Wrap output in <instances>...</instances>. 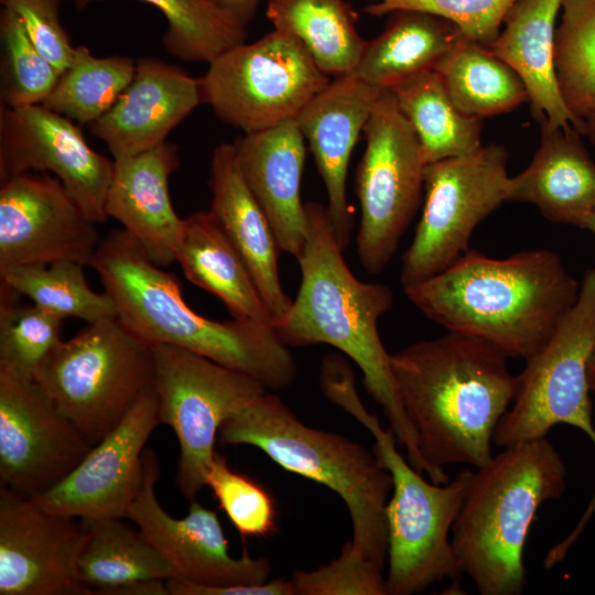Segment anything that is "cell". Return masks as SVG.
<instances>
[{
    "label": "cell",
    "mask_w": 595,
    "mask_h": 595,
    "mask_svg": "<svg viewBox=\"0 0 595 595\" xmlns=\"http://www.w3.org/2000/svg\"><path fill=\"white\" fill-rule=\"evenodd\" d=\"M95 225L48 173L25 172L1 180L0 273L58 260L90 266L101 240Z\"/></svg>",
    "instance_id": "e0dca14e"
},
{
    "label": "cell",
    "mask_w": 595,
    "mask_h": 595,
    "mask_svg": "<svg viewBox=\"0 0 595 595\" xmlns=\"http://www.w3.org/2000/svg\"><path fill=\"white\" fill-rule=\"evenodd\" d=\"M84 267L71 260L22 264L0 273V279L18 295L62 318L90 324L117 317L115 301L106 291L99 293L89 286Z\"/></svg>",
    "instance_id": "836d02e7"
},
{
    "label": "cell",
    "mask_w": 595,
    "mask_h": 595,
    "mask_svg": "<svg viewBox=\"0 0 595 595\" xmlns=\"http://www.w3.org/2000/svg\"><path fill=\"white\" fill-rule=\"evenodd\" d=\"M105 518L85 522L76 560V578L93 594L111 595L123 585L147 580H169L173 570L138 529Z\"/></svg>",
    "instance_id": "f1b7e54d"
},
{
    "label": "cell",
    "mask_w": 595,
    "mask_h": 595,
    "mask_svg": "<svg viewBox=\"0 0 595 595\" xmlns=\"http://www.w3.org/2000/svg\"><path fill=\"white\" fill-rule=\"evenodd\" d=\"M98 0H76L86 6ZM158 8L167 21L162 37L166 52L184 62L210 63L225 51L246 42L247 31L215 0H141Z\"/></svg>",
    "instance_id": "e575fe53"
},
{
    "label": "cell",
    "mask_w": 595,
    "mask_h": 595,
    "mask_svg": "<svg viewBox=\"0 0 595 595\" xmlns=\"http://www.w3.org/2000/svg\"><path fill=\"white\" fill-rule=\"evenodd\" d=\"M383 572L348 541L331 562L312 571L298 570L290 580L294 595H388Z\"/></svg>",
    "instance_id": "60d3db41"
},
{
    "label": "cell",
    "mask_w": 595,
    "mask_h": 595,
    "mask_svg": "<svg viewBox=\"0 0 595 595\" xmlns=\"http://www.w3.org/2000/svg\"><path fill=\"white\" fill-rule=\"evenodd\" d=\"M562 0H518L504 19L497 39L487 46L521 79L538 122L573 126L554 69L556 18Z\"/></svg>",
    "instance_id": "484cf974"
},
{
    "label": "cell",
    "mask_w": 595,
    "mask_h": 595,
    "mask_svg": "<svg viewBox=\"0 0 595 595\" xmlns=\"http://www.w3.org/2000/svg\"><path fill=\"white\" fill-rule=\"evenodd\" d=\"M508 358L484 339L452 331L391 354L401 401L433 483L450 480L446 465L478 468L494 456L495 431L518 386Z\"/></svg>",
    "instance_id": "6da1fadb"
},
{
    "label": "cell",
    "mask_w": 595,
    "mask_h": 595,
    "mask_svg": "<svg viewBox=\"0 0 595 595\" xmlns=\"http://www.w3.org/2000/svg\"><path fill=\"white\" fill-rule=\"evenodd\" d=\"M363 134L366 148L356 171L361 212L356 252L366 272L376 275L391 261L421 205L426 162L391 90L379 96Z\"/></svg>",
    "instance_id": "7c38bea8"
},
{
    "label": "cell",
    "mask_w": 595,
    "mask_h": 595,
    "mask_svg": "<svg viewBox=\"0 0 595 595\" xmlns=\"http://www.w3.org/2000/svg\"><path fill=\"white\" fill-rule=\"evenodd\" d=\"M454 105L478 119L528 101L519 76L491 51L462 36L435 68Z\"/></svg>",
    "instance_id": "1f68e13d"
},
{
    "label": "cell",
    "mask_w": 595,
    "mask_h": 595,
    "mask_svg": "<svg viewBox=\"0 0 595 595\" xmlns=\"http://www.w3.org/2000/svg\"><path fill=\"white\" fill-rule=\"evenodd\" d=\"M462 36L453 23L440 17L393 12L383 31L366 42L354 74L390 90L413 76L435 71Z\"/></svg>",
    "instance_id": "83f0119b"
},
{
    "label": "cell",
    "mask_w": 595,
    "mask_h": 595,
    "mask_svg": "<svg viewBox=\"0 0 595 595\" xmlns=\"http://www.w3.org/2000/svg\"><path fill=\"white\" fill-rule=\"evenodd\" d=\"M1 3L15 12L34 45L61 74L75 51L62 25L61 0H1Z\"/></svg>",
    "instance_id": "b9f144b4"
},
{
    "label": "cell",
    "mask_w": 595,
    "mask_h": 595,
    "mask_svg": "<svg viewBox=\"0 0 595 595\" xmlns=\"http://www.w3.org/2000/svg\"><path fill=\"white\" fill-rule=\"evenodd\" d=\"M554 69L573 127L595 109V0H562Z\"/></svg>",
    "instance_id": "d590c367"
},
{
    "label": "cell",
    "mask_w": 595,
    "mask_h": 595,
    "mask_svg": "<svg viewBox=\"0 0 595 595\" xmlns=\"http://www.w3.org/2000/svg\"><path fill=\"white\" fill-rule=\"evenodd\" d=\"M208 184L209 210L247 263L275 325L292 300L281 284L280 248L264 212L241 174L234 143H221L214 149Z\"/></svg>",
    "instance_id": "cb8c5ba5"
},
{
    "label": "cell",
    "mask_w": 595,
    "mask_h": 595,
    "mask_svg": "<svg viewBox=\"0 0 595 595\" xmlns=\"http://www.w3.org/2000/svg\"><path fill=\"white\" fill-rule=\"evenodd\" d=\"M502 448L473 470L451 532L462 572L482 595L522 593L531 524L566 487V466L547 436Z\"/></svg>",
    "instance_id": "5b68a950"
},
{
    "label": "cell",
    "mask_w": 595,
    "mask_h": 595,
    "mask_svg": "<svg viewBox=\"0 0 595 595\" xmlns=\"http://www.w3.org/2000/svg\"><path fill=\"white\" fill-rule=\"evenodd\" d=\"M80 519L0 486V595H91L76 578Z\"/></svg>",
    "instance_id": "d6986e66"
},
{
    "label": "cell",
    "mask_w": 595,
    "mask_h": 595,
    "mask_svg": "<svg viewBox=\"0 0 595 595\" xmlns=\"http://www.w3.org/2000/svg\"><path fill=\"white\" fill-rule=\"evenodd\" d=\"M199 82L221 121L252 133L295 120L329 76L296 37L274 29L218 55Z\"/></svg>",
    "instance_id": "30bf717a"
},
{
    "label": "cell",
    "mask_w": 595,
    "mask_h": 595,
    "mask_svg": "<svg viewBox=\"0 0 595 595\" xmlns=\"http://www.w3.org/2000/svg\"><path fill=\"white\" fill-rule=\"evenodd\" d=\"M305 212L306 239L298 259L300 289L274 331L286 346L326 344L353 360L408 461L429 477L394 380L391 354L378 329L380 317L393 306V293L386 284L355 277L343 257L326 207L310 202Z\"/></svg>",
    "instance_id": "7a4b0ae2"
},
{
    "label": "cell",
    "mask_w": 595,
    "mask_h": 595,
    "mask_svg": "<svg viewBox=\"0 0 595 595\" xmlns=\"http://www.w3.org/2000/svg\"><path fill=\"white\" fill-rule=\"evenodd\" d=\"M134 72L131 57H100L86 46H75L71 63L42 105L78 125H90L115 105Z\"/></svg>",
    "instance_id": "d6a6232c"
},
{
    "label": "cell",
    "mask_w": 595,
    "mask_h": 595,
    "mask_svg": "<svg viewBox=\"0 0 595 595\" xmlns=\"http://www.w3.org/2000/svg\"><path fill=\"white\" fill-rule=\"evenodd\" d=\"M364 11L382 17L397 11L433 14L453 23L473 42L489 46L499 35L504 19L518 0H367Z\"/></svg>",
    "instance_id": "ab89813d"
},
{
    "label": "cell",
    "mask_w": 595,
    "mask_h": 595,
    "mask_svg": "<svg viewBox=\"0 0 595 595\" xmlns=\"http://www.w3.org/2000/svg\"><path fill=\"white\" fill-rule=\"evenodd\" d=\"M507 162L506 149L490 143L426 164L422 214L402 256L403 288L442 272L469 249L479 223L507 202Z\"/></svg>",
    "instance_id": "4fadbf2b"
},
{
    "label": "cell",
    "mask_w": 595,
    "mask_h": 595,
    "mask_svg": "<svg viewBox=\"0 0 595 595\" xmlns=\"http://www.w3.org/2000/svg\"><path fill=\"white\" fill-rule=\"evenodd\" d=\"M91 446L35 381L0 371V486L26 498L42 494Z\"/></svg>",
    "instance_id": "5bb4252c"
},
{
    "label": "cell",
    "mask_w": 595,
    "mask_h": 595,
    "mask_svg": "<svg viewBox=\"0 0 595 595\" xmlns=\"http://www.w3.org/2000/svg\"><path fill=\"white\" fill-rule=\"evenodd\" d=\"M595 344V267L580 282L577 300L547 345L517 375L516 396L500 419L494 444L505 447L547 436L558 424L575 426L595 445L587 360ZM595 511V494L580 520Z\"/></svg>",
    "instance_id": "9c48e42d"
},
{
    "label": "cell",
    "mask_w": 595,
    "mask_h": 595,
    "mask_svg": "<svg viewBox=\"0 0 595 595\" xmlns=\"http://www.w3.org/2000/svg\"><path fill=\"white\" fill-rule=\"evenodd\" d=\"M202 102L199 78L162 60L142 57L115 105L88 127L113 160L121 159L165 142Z\"/></svg>",
    "instance_id": "44dd1931"
},
{
    "label": "cell",
    "mask_w": 595,
    "mask_h": 595,
    "mask_svg": "<svg viewBox=\"0 0 595 595\" xmlns=\"http://www.w3.org/2000/svg\"><path fill=\"white\" fill-rule=\"evenodd\" d=\"M578 228L587 230L595 235V209L583 219Z\"/></svg>",
    "instance_id": "7dc6e473"
},
{
    "label": "cell",
    "mask_w": 595,
    "mask_h": 595,
    "mask_svg": "<svg viewBox=\"0 0 595 595\" xmlns=\"http://www.w3.org/2000/svg\"><path fill=\"white\" fill-rule=\"evenodd\" d=\"M540 126L539 149L510 176L507 202L532 204L545 219L578 227L595 209V162L575 127Z\"/></svg>",
    "instance_id": "d4e9b609"
},
{
    "label": "cell",
    "mask_w": 595,
    "mask_h": 595,
    "mask_svg": "<svg viewBox=\"0 0 595 595\" xmlns=\"http://www.w3.org/2000/svg\"><path fill=\"white\" fill-rule=\"evenodd\" d=\"M348 414L360 422L375 440L374 453L389 472L392 490L386 507L388 595H414L446 578L458 589L462 569L450 533L458 515L473 469L461 470L445 484L428 482L397 448L392 431L385 430L363 401L354 402Z\"/></svg>",
    "instance_id": "52a82bcc"
},
{
    "label": "cell",
    "mask_w": 595,
    "mask_h": 595,
    "mask_svg": "<svg viewBox=\"0 0 595 595\" xmlns=\"http://www.w3.org/2000/svg\"><path fill=\"white\" fill-rule=\"evenodd\" d=\"M181 164L175 144L163 142L152 149L113 160L106 199L108 218L120 223L159 267L176 262L184 219L171 202L169 181Z\"/></svg>",
    "instance_id": "7402d4cb"
},
{
    "label": "cell",
    "mask_w": 595,
    "mask_h": 595,
    "mask_svg": "<svg viewBox=\"0 0 595 595\" xmlns=\"http://www.w3.org/2000/svg\"><path fill=\"white\" fill-rule=\"evenodd\" d=\"M160 423L175 433L176 484L191 500L206 486L223 423L268 391L257 379L171 345H152Z\"/></svg>",
    "instance_id": "8fae6325"
},
{
    "label": "cell",
    "mask_w": 595,
    "mask_h": 595,
    "mask_svg": "<svg viewBox=\"0 0 595 595\" xmlns=\"http://www.w3.org/2000/svg\"><path fill=\"white\" fill-rule=\"evenodd\" d=\"M205 484L242 538H267L277 532V510L271 494L247 475L232 470L218 453Z\"/></svg>",
    "instance_id": "f35d334b"
},
{
    "label": "cell",
    "mask_w": 595,
    "mask_h": 595,
    "mask_svg": "<svg viewBox=\"0 0 595 595\" xmlns=\"http://www.w3.org/2000/svg\"><path fill=\"white\" fill-rule=\"evenodd\" d=\"M0 105L21 108L42 105L60 73L39 51L11 9L0 12Z\"/></svg>",
    "instance_id": "74e56055"
},
{
    "label": "cell",
    "mask_w": 595,
    "mask_h": 595,
    "mask_svg": "<svg viewBox=\"0 0 595 595\" xmlns=\"http://www.w3.org/2000/svg\"><path fill=\"white\" fill-rule=\"evenodd\" d=\"M160 424L153 386L62 480L31 497L56 515L85 522L125 518L144 476L145 443Z\"/></svg>",
    "instance_id": "2e32d148"
},
{
    "label": "cell",
    "mask_w": 595,
    "mask_h": 595,
    "mask_svg": "<svg viewBox=\"0 0 595 595\" xmlns=\"http://www.w3.org/2000/svg\"><path fill=\"white\" fill-rule=\"evenodd\" d=\"M89 267L115 301L117 317L147 344L190 350L251 376L268 390H283L295 381L294 357L273 328L196 313L177 278L153 263L122 228L101 237Z\"/></svg>",
    "instance_id": "277c9868"
},
{
    "label": "cell",
    "mask_w": 595,
    "mask_h": 595,
    "mask_svg": "<svg viewBox=\"0 0 595 595\" xmlns=\"http://www.w3.org/2000/svg\"><path fill=\"white\" fill-rule=\"evenodd\" d=\"M575 128L595 144V109L585 116Z\"/></svg>",
    "instance_id": "f6af8a7d"
},
{
    "label": "cell",
    "mask_w": 595,
    "mask_h": 595,
    "mask_svg": "<svg viewBox=\"0 0 595 595\" xmlns=\"http://www.w3.org/2000/svg\"><path fill=\"white\" fill-rule=\"evenodd\" d=\"M241 174L264 212L281 251L296 260L306 239L301 180L305 139L295 120L244 133L234 142Z\"/></svg>",
    "instance_id": "603a6c76"
},
{
    "label": "cell",
    "mask_w": 595,
    "mask_h": 595,
    "mask_svg": "<svg viewBox=\"0 0 595 595\" xmlns=\"http://www.w3.org/2000/svg\"><path fill=\"white\" fill-rule=\"evenodd\" d=\"M390 90L415 132L426 164L482 145L483 120L454 105L435 71L413 76Z\"/></svg>",
    "instance_id": "4dcf8cb0"
},
{
    "label": "cell",
    "mask_w": 595,
    "mask_h": 595,
    "mask_svg": "<svg viewBox=\"0 0 595 595\" xmlns=\"http://www.w3.org/2000/svg\"><path fill=\"white\" fill-rule=\"evenodd\" d=\"M170 595H294L291 580L274 578L257 584L208 586L180 578L166 580Z\"/></svg>",
    "instance_id": "7bdbcfd3"
},
{
    "label": "cell",
    "mask_w": 595,
    "mask_h": 595,
    "mask_svg": "<svg viewBox=\"0 0 595 595\" xmlns=\"http://www.w3.org/2000/svg\"><path fill=\"white\" fill-rule=\"evenodd\" d=\"M152 374L151 345L115 317L61 340L35 382L95 445L152 386Z\"/></svg>",
    "instance_id": "ba28073f"
},
{
    "label": "cell",
    "mask_w": 595,
    "mask_h": 595,
    "mask_svg": "<svg viewBox=\"0 0 595 595\" xmlns=\"http://www.w3.org/2000/svg\"><path fill=\"white\" fill-rule=\"evenodd\" d=\"M220 7L232 13L244 24L253 18L260 0H215Z\"/></svg>",
    "instance_id": "ee69618b"
},
{
    "label": "cell",
    "mask_w": 595,
    "mask_h": 595,
    "mask_svg": "<svg viewBox=\"0 0 595 595\" xmlns=\"http://www.w3.org/2000/svg\"><path fill=\"white\" fill-rule=\"evenodd\" d=\"M176 262L188 281L218 298L234 318L274 329L247 263L210 210L184 218Z\"/></svg>",
    "instance_id": "4316f807"
},
{
    "label": "cell",
    "mask_w": 595,
    "mask_h": 595,
    "mask_svg": "<svg viewBox=\"0 0 595 595\" xmlns=\"http://www.w3.org/2000/svg\"><path fill=\"white\" fill-rule=\"evenodd\" d=\"M424 316L528 360L575 304L580 282L549 249L491 258L468 249L430 279L403 288Z\"/></svg>",
    "instance_id": "3957f363"
},
{
    "label": "cell",
    "mask_w": 595,
    "mask_h": 595,
    "mask_svg": "<svg viewBox=\"0 0 595 595\" xmlns=\"http://www.w3.org/2000/svg\"><path fill=\"white\" fill-rule=\"evenodd\" d=\"M383 90L356 74L335 77L296 117L327 194V212L340 248L350 241L354 216L346 196L353 149Z\"/></svg>",
    "instance_id": "ffe728a7"
},
{
    "label": "cell",
    "mask_w": 595,
    "mask_h": 595,
    "mask_svg": "<svg viewBox=\"0 0 595 595\" xmlns=\"http://www.w3.org/2000/svg\"><path fill=\"white\" fill-rule=\"evenodd\" d=\"M587 382H588L589 392L593 393L594 399H595V344L592 348V351L587 360ZM594 414H595V408H594Z\"/></svg>",
    "instance_id": "bcb514c9"
},
{
    "label": "cell",
    "mask_w": 595,
    "mask_h": 595,
    "mask_svg": "<svg viewBox=\"0 0 595 595\" xmlns=\"http://www.w3.org/2000/svg\"><path fill=\"white\" fill-rule=\"evenodd\" d=\"M13 293L1 283L0 371L35 381L43 364L62 340L64 318L33 303L18 304Z\"/></svg>",
    "instance_id": "8d00e7d4"
},
{
    "label": "cell",
    "mask_w": 595,
    "mask_h": 595,
    "mask_svg": "<svg viewBox=\"0 0 595 595\" xmlns=\"http://www.w3.org/2000/svg\"><path fill=\"white\" fill-rule=\"evenodd\" d=\"M266 14L274 29L296 37L328 76L356 69L367 41L345 0H268Z\"/></svg>",
    "instance_id": "f546056e"
},
{
    "label": "cell",
    "mask_w": 595,
    "mask_h": 595,
    "mask_svg": "<svg viewBox=\"0 0 595 595\" xmlns=\"http://www.w3.org/2000/svg\"><path fill=\"white\" fill-rule=\"evenodd\" d=\"M141 488L127 510L131 520L173 570L175 578L208 586L263 583L270 578L272 564L247 551L239 558L229 544L215 510L191 500L183 518L170 516L155 494L160 465L153 450L143 455Z\"/></svg>",
    "instance_id": "9a60e30c"
},
{
    "label": "cell",
    "mask_w": 595,
    "mask_h": 595,
    "mask_svg": "<svg viewBox=\"0 0 595 595\" xmlns=\"http://www.w3.org/2000/svg\"><path fill=\"white\" fill-rule=\"evenodd\" d=\"M52 173L96 224L108 219L113 160L89 147L79 127L43 105L0 107V180Z\"/></svg>",
    "instance_id": "ac0fdd59"
},
{
    "label": "cell",
    "mask_w": 595,
    "mask_h": 595,
    "mask_svg": "<svg viewBox=\"0 0 595 595\" xmlns=\"http://www.w3.org/2000/svg\"><path fill=\"white\" fill-rule=\"evenodd\" d=\"M218 442L255 446L283 469L337 494L350 516L353 548L386 570V507L392 479L374 451L338 433L304 424L268 391L223 423Z\"/></svg>",
    "instance_id": "8992f818"
}]
</instances>
